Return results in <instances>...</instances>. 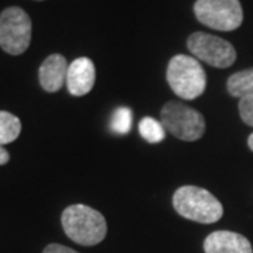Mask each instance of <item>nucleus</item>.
<instances>
[{
    "mask_svg": "<svg viewBox=\"0 0 253 253\" xmlns=\"http://www.w3.org/2000/svg\"><path fill=\"white\" fill-rule=\"evenodd\" d=\"M61 222L66 236L82 246L100 244L107 235L106 218L97 210L84 204H73L65 208Z\"/></svg>",
    "mask_w": 253,
    "mask_h": 253,
    "instance_id": "1",
    "label": "nucleus"
},
{
    "mask_svg": "<svg viewBox=\"0 0 253 253\" xmlns=\"http://www.w3.org/2000/svg\"><path fill=\"white\" fill-rule=\"evenodd\" d=\"M173 207L179 215L200 224H214L224 214L222 204L215 196L196 186H183L176 190Z\"/></svg>",
    "mask_w": 253,
    "mask_h": 253,
    "instance_id": "2",
    "label": "nucleus"
},
{
    "mask_svg": "<svg viewBox=\"0 0 253 253\" xmlns=\"http://www.w3.org/2000/svg\"><path fill=\"white\" fill-rule=\"evenodd\" d=\"M166 79L176 96L183 100L200 97L207 86L206 72L194 56L176 55L168 65Z\"/></svg>",
    "mask_w": 253,
    "mask_h": 253,
    "instance_id": "3",
    "label": "nucleus"
},
{
    "mask_svg": "<svg viewBox=\"0 0 253 253\" xmlns=\"http://www.w3.org/2000/svg\"><path fill=\"white\" fill-rule=\"evenodd\" d=\"M165 129L181 141H197L206 132V120L197 110L180 101H168L161 111Z\"/></svg>",
    "mask_w": 253,
    "mask_h": 253,
    "instance_id": "4",
    "label": "nucleus"
},
{
    "mask_svg": "<svg viewBox=\"0 0 253 253\" xmlns=\"http://www.w3.org/2000/svg\"><path fill=\"white\" fill-rule=\"evenodd\" d=\"M33 24L20 7H7L0 13V48L10 55H21L31 42Z\"/></svg>",
    "mask_w": 253,
    "mask_h": 253,
    "instance_id": "5",
    "label": "nucleus"
},
{
    "mask_svg": "<svg viewBox=\"0 0 253 253\" xmlns=\"http://www.w3.org/2000/svg\"><path fill=\"white\" fill-rule=\"evenodd\" d=\"M194 14L201 24L218 31H234L244 21L239 0H197Z\"/></svg>",
    "mask_w": 253,
    "mask_h": 253,
    "instance_id": "6",
    "label": "nucleus"
},
{
    "mask_svg": "<svg viewBox=\"0 0 253 253\" xmlns=\"http://www.w3.org/2000/svg\"><path fill=\"white\" fill-rule=\"evenodd\" d=\"M187 48L196 59L214 68H229L236 61V51L231 42L207 33H194L187 40Z\"/></svg>",
    "mask_w": 253,
    "mask_h": 253,
    "instance_id": "7",
    "label": "nucleus"
},
{
    "mask_svg": "<svg viewBox=\"0 0 253 253\" xmlns=\"http://www.w3.org/2000/svg\"><path fill=\"white\" fill-rule=\"evenodd\" d=\"M96 82L94 63L89 58H76L68 68L66 87L72 96H84L91 91Z\"/></svg>",
    "mask_w": 253,
    "mask_h": 253,
    "instance_id": "8",
    "label": "nucleus"
},
{
    "mask_svg": "<svg viewBox=\"0 0 253 253\" xmlns=\"http://www.w3.org/2000/svg\"><path fill=\"white\" fill-rule=\"evenodd\" d=\"M68 61L61 54H52L41 63L38 78L41 87L48 93H55L62 89L63 83H66L68 76Z\"/></svg>",
    "mask_w": 253,
    "mask_h": 253,
    "instance_id": "9",
    "label": "nucleus"
},
{
    "mask_svg": "<svg viewBox=\"0 0 253 253\" xmlns=\"http://www.w3.org/2000/svg\"><path fill=\"white\" fill-rule=\"evenodd\" d=\"M206 253H253L251 242L241 234L231 231H215L204 241Z\"/></svg>",
    "mask_w": 253,
    "mask_h": 253,
    "instance_id": "10",
    "label": "nucleus"
},
{
    "mask_svg": "<svg viewBox=\"0 0 253 253\" xmlns=\"http://www.w3.org/2000/svg\"><path fill=\"white\" fill-rule=\"evenodd\" d=\"M226 89L231 96L242 99L253 94V68L234 73L226 82Z\"/></svg>",
    "mask_w": 253,
    "mask_h": 253,
    "instance_id": "11",
    "label": "nucleus"
},
{
    "mask_svg": "<svg viewBox=\"0 0 253 253\" xmlns=\"http://www.w3.org/2000/svg\"><path fill=\"white\" fill-rule=\"evenodd\" d=\"M21 132V121L9 111H0V145L11 144Z\"/></svg>",
    "mask_w": 253,
    "mask_h": 253,
    "instance_id": "12",
    "label": "nucleus"
},
{
    "mask_svg": "<svg viewBox=\"0 0 253 253\" xmlns=\"http://www.w3.org/2000/svg\"><path fill=\"white\" fill-rule=\"evenodd\" d=\"M139 134L145 141L151 144H158L165 139V126L162 123L156 121L152 117H145L139 121Z\"/></svg>",
    "mask_w": 253,
    "mask_h": 253,
    "instance_id": "13",
    "label": "nucleus"
},
{
    "mask_svg": "<svg viewBox=\"0 0 253 253\" xmlns=\"http://www.w3.org/2000/svg\"><path fill=\"white\" fill-rule=\"evenodd\" d=\"M132 126V113L128 107H118L111 117V129L117 135H126Z\"/></svg>",
    "mask_w": 253,
    "mask_h": 253,
    "instance_id": "14",
    "label": "nucleus"
},
{
    "mask_svg": "<svg viewBox=\"0 0 253 253\" xmlns=\"http://www.w3.org/2000/svg\"><path fill=\"white\" fill-rule=\"evenodd\" d=\"M239 114L246 126H253V94L239 99Z\"/></svg>",
    "mask_w": 253,
    "mask_h": 253,
    "instance_id": "15",
    "label": "nucleus"
},
{
    "mask_svg": "<svg viewBox=\"0 0 253 253\" xmlns=\"http://www.w3.org/2000/svg\"><path fill=\"white\" fill-rule=\"evenodd\" d=\"M42 253H79L76 251H73L68 246H63V245L59 244H51L46 246L45 249L42 251Z\"/></svg>",
    "mask_w": 253,
    "mask_h": 253,
    "instance_id": "16",
    "label": "nucleus"
},
{
    "mask_svg": "<svg viewBox=\"0 0 253 253\" xmlns=\"http://www.w3.org/2000/svg\"><path fill=\"white\" fill-rule=\"evenodd\" d=\"M9 161H10L9 152H7V151L0 145V166H1V165H6Z\"/></svg>",
    "mask_w": 253,
    "mask_h": 253,
    "instance_id": "17",
    "label": "nucleus"
},
{
    "mask_svg": "<svg viewBox=\"0 0 253 253\" xmlns=\"http://www.w3.org/2000/svg\"><path fill=\"white\" fill-rule=\"evenodd\" d=\"M248 145H249L251 151H253V134H251V135H249V138H248Z\"/></svg>",
    "mask_w": 253,
    "mask_h": 253,
    "instance_id": "18",
    "label": "nucleus"
},
{
    "mask_svg": "<svg viewBox=\"0 0 253 253\" xmlns=\"http://www.w3.org/2000/svg\"><path fill=\"white\" fill-rule=\"evenodd\" d=\"M38 1H41V0H38Z\"/></svg>",
    "mask_w": 253,
    "mask_h": 253,
    "instance_id": "19",
    "label": "nucleus"
}]
</instances>
